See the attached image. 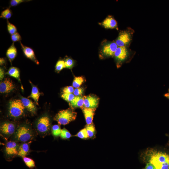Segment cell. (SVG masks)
I'll return each instance as SVG.
<instances>
[{"label": "cell", "mask_w": 169, "mask_h": 169, "mask_svg": "<svg viewBox=\"0 0 169 169\" xmlns=\"http://www.w3.org/2000/svg\"><path fill=\"white\" fill-rule=\"evenodd\" d=\"M89 138H92L95 137L96 131L95 126L93 123L87 125L85 127Z\"/></svg>", "instance_id": "cell-21"}, {"label": "cell", "mask_w": 169, "mask_h": 169, "mask_svg": "<svg viewBox=\"0 0 169 169\" xmlns=\"http://www.w3.org/2000/svg\"><path fill=\"white\" fill-rule=\"evenodd\" d=\"M21 101L25 108L33 114H35L37 110L36 107L34 103L28 99L22 97Z\"/></svg>", "instance_id": "cell-16"}, {"label": "cell", "mask_w": 169, "mask_h": 169, "mask_svg": "<svg viewBox=\"0 0 169 169\" xmlns=\"http://www.w3.org/2000/svg\"><path fill=\"white\" fill-rule=\"evenodd\" d=\"M31 1V0H11L9 2V6L11 7L17 6L22 3L28 2Z\"/></svg>", "instance_id": "cell-33"}, {"label": "cell", "mask_w": 169, "mask_h": 169, "mask_svg": "<svg viewBox=\"0 0 169 169\" xmlns=\"http://www.w3.org/2000/svg\"><path fill=\"white\" fill-rule=\"evenodd\" d=\"M75 136L83 139H86L89 138L85 128L80 131Z\"/></svg>", "instance_id": "cell-27"}, {"label": "cell", "mask_w": 169, "mask_h": 169, "mask_svg": "<svg viewBox=\"0 0 169 169\" xmlns=\"http://www.w3.org/2000/svg\"><path fill=\"white\" fill-rule=\"evenodd\" d=\"M65 68L71 69L74 67V60L72 58L67 57L64 60Z\"/></svg>", "instance_id": "cell-29"}, {"label": "cell", "mask_w": 169, "mask_h": 169, "mask_svg": "<svg viewBox=\"0 0 169 169\" xmlns=\"http://www.w3.org/2000/svg\"><path fill=\"white\" fill-rule=\"evenodd\" d=\"M5 59L4 58H1L0 59V64L1 65H3L5 63Z\"/></svg>", "instance_id": "cell-39"}, {"label": "cell", "mask_w": 169, "mask_h": 169, "mask_svg": "<svg viewBox=\"0 0 169 169\" xmlns=\"http://www.w3.org/2000/svg\"><path fill=\"white\" fill-rule=\"evenodd\" d=\"M23 160L26 166L31 169L35 167V165L34 161L32 159L26 157H23Z\"/></svg>", "instance_id": "cell-26"}, {"label": "cell", "mask_w": 169, "mask_h": 169, "mask_svg": "<svg viewBox=\"0 0 169 169\" xmlns=\"http://www.w3.org/2000/svg\"><path fill=\"white\" fill-rule=\"evenodd\" d=\"M0 131L4 135L8 136H10L13 134L15 132V125L10 122H4L1 125Z\"/></svg>", "instance_id": "cell-14"}, {"label": "cell", "mask_w": 169, "mask_h": 169, "mask_svg": "<svg viewBox=\"0 0 169 169\" xmlns=\"http://www.w3.org/2000/svg\"><path fill=\"white\" fill-rule=\"evenodd\" d=\"M133 52L129 47H118L114 56L118 65H120L133 54Z\"/></svg>", "instance_id": "cell-5"}, {"label": "cell", "mask_w": 169, "mask_h": 169, "mask_svg": "<svg viewBox=\"0 0 169 169\" xmlns=\"http://www.w3.org/2000/svg\"><path fill=\"white\" fill-rule=\"evenodd\" d=\"M74 95L72 93H63L61 95V97L65 101L70 102L74 98Z\"/></svg>", "instance_id": "cell-31"}, {"label": "cell", "mask_w": 169, "mask_h": 169, "mask_svg": "<svg viewBox=\"0 0 169 169\" xmlns=\"http://www.w3.org/2000/svg\"><path fill=\"white\" fill-rule=\"evenodd\" d=\"M25 108L21 100L15 99L11 100L9 103V114L13 118L19 117L23 114Z\"/></svg>", "instance_id": "cell-4"}, {"label": "cell", "mask_w": 169, "mask_h": 169, "mask_svg": "<svg viewBox=\"0 0 169 169\" xmlns=\"http://www.w3.org/2000/svg\"><path fill=\"white\" fill-rule=\"evenodd\" d=\"M134 30L128 27L124 30L120 31L115 41L118 47H129L132 41Z\"/></svg>", "instance_id": "cell-1"}, {"label": "cell", "mask_w": 169, "mask_h": 169, "mask_svg": "<svg viewBox=\"0 0 169 169\" xmlns=\"http://www.w3.org/2000/svg\"><path fill=\"white\" fill-rule=\"evenodd\" d=\"M84 90V88L82 87L76 88L74 91V95L75 96H79L83 94Z\"/></svg>", "instance_id": "cell-35"}, {"label": "cell", "mask_w": 169, "mask_h": 169, "mask_svg": "<svg viewBox=\"0 0 169 169\" xmlns=\"http://www.w3.org/2000/svg\"><path fill=\"white\" fill-rule=\"evenodd\" d=\"M81 108L87 124L90 125L92 124L96 109L86 108L84 107Z\"/></svg>", "instance_id": "cell-15"}, {"label": "cell", "mask_w": 169, "mask_h": 169, "mask_svg": "<svg viewBox=\"0 0 169 169\" xmlns=\"http://www.w3.org/2000/svg\"><path fill=\"white\" fill-rule=\"evenodd\" d=\"M7 73L10 76L16 79H18L19 78V71L17 68L14 67H11Z\"/></svg>", "instance_id": "cell-22"}, {"label": "cell", "mask_w": 169, "mask_h": 169, "mask_svg": "<svg viewBox=\"0 0 169 169\" xmlns=\"http://www.w3.org/2000/svg\"><path fill=\"white\" fill-rule=\"evenodd\" d=\"M74 89L72 86H66L63 89V93H72L74 92Z\"/></svg>", "instance_id": "cell-36"}, {"label": "cell", "mask_w": 169, "mask_h": 169, "mask_svg": "<svg viewBox=\"0 0 169 169\" xmlns=\"http://www.w3.org/2000/svg\"></svg>", "instance_id": "cell-41"}, {"label": "cell", "mask_w": 169, "mask_h": 169, "mask_svg": "<svg viewBox=\"0 0 169 169\" xmlns=\"http://www.w3.org/2000/svg\"><path fill=\"white\" fill-rule=\"evenodd\" d=\"M50 125V120L47 115H44L38 120L37 123V129L40 133H45L49 130Z\"/></svg>", "instance_id": "cell-8"}, {"label": "cell", "mask_w": 169, "mask_h": 169, "mask_svg": "<svg viewBox=\"0 0 169 169\" xmlns=\"http://www.w3.org/2000/svg\"><path fill=\"white\" fill-rule=\"evenodd\" d=\"M61 130L59 125H53L52 127V132L53 135L55 136H60Z\"/></svg>", "instance_id": "cell-30"}, {"label": "cell", "mask_w": 169, "mask_h": 169, "mask_svg": "<svg viewBox=\"0 0 169 169\" xmlns=\"http://www.w3.org/2000/svg\"><path fill=\"white\" fill-rule=\"evenodd\" d=\"M21 48L24 55L27 58L33 61L36 64H38L39 62L37 59L33 50L31 48L23 45L20 42Z\"/></svg>", "instance_id": "cell-12"}, {"label": "cell", "mask_w": 169, "mask_h": 169, "mask_svg": "<svg viewBox=\"0 0 169 169\" xmlns=\"http://www.w3.org/2000/svg\"><path fill=\"white\" fill-rule=\"evenodd\" d=\"M7 21V29L8 33L12 35L17 32V29L16 26L10 23L8 20Z\"/></svg>", "instance_id": "cell-25"}, {"label": "cell", "mask_w": 169, "mask_h": 169, "mask_svg": "<svg viewBox=\"0 0 169 169\" xmlns=\"http://www.w3.org/2000/svg\"><path fill=\"white\" fill-rule=\"evenodd\" d=\"M17 54V48L14 45V43H13L7 49L6 52V55L11 63L16 57Z\"/></svg>", "instance_id": "cell-18"}, {"label": "cell", "mask_w": 169, "mask_h": 169, "mask_svg": "<svg viewBox=\"0 0 169 169\" xmlns=\"http://www.w3.org/2000/svg\"><path fill=\"white\" fill-rule=\"evenodd\" d=\"M150 162L155 167L169 164V155L162 152H158L151 156Z\"/></svg>", "instance_id": "cell-7"}, {"label": "cell", "mask_w": 169, "mask_h": 169, "mask_svg": "<svg viewBox=\"0 0 169 169\" xmlns=\"http://www.w3.org/2000/svg\"><path fill=\"white\" fill-rule=\"evenodd\" d=\"M84 81L85 79L82 76L75 77L72 83L73 87L76 88H79Z\"/></svg>", "instance_id": "cell-23"}, {"label": "cell", "mask_w": 169, "mask_h": 169, "mask_svg": "<svg viewBox=\"0 0 169 169\" xmlns=\"http://www.w3.org/2000/svg\"><path fill=\"white\" fill-rule=\"evenodd\" d=\"M60 136L63 139H68L71 137L72 135L67 129L64 128L61 130Z\"/></svg>", "instance_id": "cell-32"}, {"label": "cell", "mask_w": 169, "mask_h": 169, "mask_svg": "<svg viewBox=\"0 0 169 169\" xmlns=\"http://www.w3.org/2000/svg\"><path fill=\"white\" fill-rule=\"evenodd\" d=\"M18 149L16 143L13 141H9L6 143L5 151L8 156H12L18 155Z\"/></svg>", "instance_id": "cell-13"}, {"label": "cell", "mask_w": 169, "mask_h": 169, "mask_svg": "<svg viewBox=\"0 0 169 169\" xmlns=\"http://www.w3.org/2000/svg\"><path fill=\"white\" fill-rule=\"evenodd\" d=\"M146 169H156L155 167L151 163H148L147 164L146 168Z\"/></svg>", "instance_id": "cell-37"}, {"label": "cell", "mask_w": 169, "mask_h": 169, "mask_svg": "<svg viewBox=\"0 0 169 169\" xmlns=\"http://www.w3.org/2000/svg\"><path fill=\"white\" fill-rule=\"evenodd\" d=\"M32 89L31 95L29 97L33 99L37 105L38 104V100L41 94L39 91L37 87L32 85Z\"/></svg>", "instance_id": "cell-20"}, {"label": "cell", "mask_w": 169, "mask_h": 169, "mask_svg": "<svg viewBox=\"0 0 169 169\" xmlns=\"http://www.w3.org/2000/svg\"><path fill=\"white\" fill-rule=\"evenodd\" d=\"M99 24L105 29L118 30L117 22L111 15L108 16L102 22L100 23Z\"/></svg>", "instance_id": "cell-9"}, {"label": "cell", "mask_w": 169, "mask_h": 169, "mask_svg": "<svg viewBox=\"0 0 169 169\" xmlns=\"http://www.w3.org/2000/svg\"><path fill=\"white\" fill-rule=\"evenodd\" d=\"M118 46L115 41L103 40L100 48V54L103 57L114 56Z\"/></svg>", "instance_id": "cell-3"}, {"label": "cell", "mask_w": 169, "mask_h": 169, "mask_svg": "<svg viewBox=\"0 0 169 169\" xmlns=\"http://www.w3.org/2000/svg\"><path fill=\"white\" fill-rule=\"evenodd\" d=\"M4 77V71L2 68H0V79L2 80Z\"/></svg>", "instance_id": "cell-38"}, {"label": "cell", "mask_w": 169, "mask_h": 169, "mask_svg": "<svg viewBox=\"0 0 169 169\" xmlns=\"http://www.w3.org/2000/svg\"><path fill=\"white\" fill-rule=\"evenodd\" d=\"M15 87L14 84L9 78H5L0 82V92L2 93H9L13 90Z\"/></svg>", "instance_id": "cell-11"}, {"label": "cell", "mask_w": 169, "mask_h": 169, "mask_svg": "<svg viewBox=\"0 0 169 169\" xmlns=\"http://www.w3.org/2000/svg\"><path fill=\"white\" fill-rule=\"evenodd\" d=\"M29 151V146L27 143L21 144L18 149V155L23 157L27 156Z\"/></svg>", "instance_id": "cell-19"}, {"label": "cell", "mask_w": 169, "mask_h": 169, "mask_svg": "<svg viewBox=\"0 0 169 169\" xmlns=\"http://www.w3.org/2000/svg\"><path fill=\"white\" fill-rule=\"evenodd\" d=\"M64 68H65L64 60L62 59L59 60L57 62L55 66L56 71L59 72Z\"/></svg>", "instance_id": "cell-28"}, {"label": "cell", "mask_w": 169, "mask_h": 169, "mask_svg": "<svg viewBox=\"0 0 169 169\" xmlns=\"http://www.w3.org/2000/svg\"><path fill=\"white\" fill-rule=\"evenodd\" d=\"M33 137V134L31 129L25 125L20 126L17 128L14 134V138L20 142H25Z\"/></svg>", "instance_id": "cell-6"}, {"label": "cell", "mask_w": 169, "mask_h": 169, "mask_svg": "<svg viewBox=\"0 0 169 169\" xmlns=\"http://www.w3.org/2000/svg\"><path fill=\"white\" fill-rule=\"evenodd\" d=\"M11 39L13 43L17 42H21L22 40V37L19 33L18 32L11 35Z\"/></svg>", "instance_id": "cell-34"}, {"label": "cell", "mask_w": 169, "mask_h": 169, "mask_svg": "<svg viewBox=\"0 0 169 169\" xmlns=\"http://www.w3.org/2000/svg\"><path fill=\"white\" fill-rule=\"evenodd\" d=\"M77 113L70 109L61 110L56 115L54 120L61 125H66L74 120Z\"/></svg>", "instance_id": "cell-2"}, {"label": "cell", "mask_w": 169, "mask_h": 169, "mask_svg": "<svg viewBox=\"0 0 169 169\" xmlns=\"http://www.w3.org/2000/svg\"><path fill=\"white\" fill-rule=\"evenodd\" d=\"M165 96L169 99V93L166 94L165 95Z\"/></svg>", "instance_id": "cell-40"}, {"label": "cell", "mask_w": 169, "mask_h": 169, "mask_svg": "<svg viewBox=\"0 0 169 169\" xmlns=\"http://www.w3.org/2000/svg\"><path fill=\"white\" fill-rule=\"evenodd\" d=\"M13 14L12 12L9 7L2 11L0 16V18L8 20L11 18Z\"/></svg>", "instance_id": "cell-24"}, {"label": "cell", "mask_w": 169, "mask_h": 169, "mask_svg": "<svg viewBox=\"0 0 169 169\" xmlns=\"http://www.w3.org/2000/svg\"><path fill=\"white\" fill-rule=\"evenodd\" d=\"M99 100V98L94 95H90L84 96L83 107L96 109L98 106Z\"/></svg>", "instance_id": "cell-10"}, {"label": "cell", "mask_w": 169, "mask_h": 169, "mask_svg": "<svg viewBox=\"0 0 169 169\" xmlns=\"http://www.w3.org/2000/svg\"><path fill=\"white\" fill-rule=\"evenodd\" d=\"M84 96H75L74 99L69 102V105L73 109L77 108H82L84 106Z\"/></svg>", "instance_id": "cell-17"}]
</instances>
